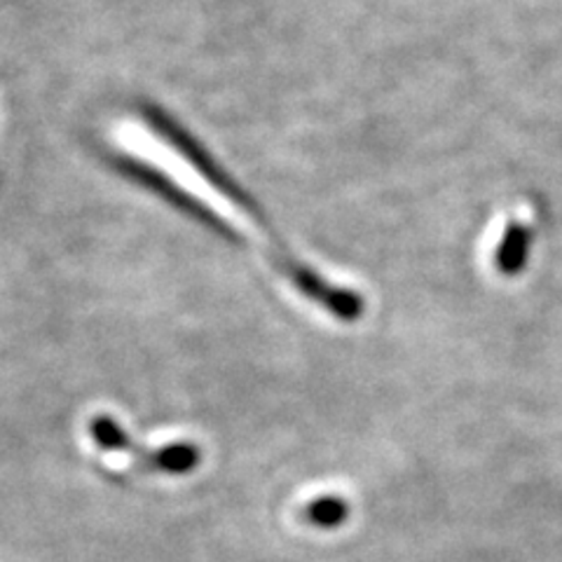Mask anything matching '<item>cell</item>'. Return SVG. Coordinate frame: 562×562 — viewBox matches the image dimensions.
I'll return each instance as SVG.
<instances>
[{
    "label": "cell",
    "instance_id": "cell-2",
    "mask_svg": "<svg viewBox=\"0 0 562 562\" xmlns=\"http://www.w3.org/2000/svg\"><path fill=\"white\" fill-rule=\"evenodd\" d=\"M532 249V231L530 225L520 221H512L499 237V246L495 251V266L502 274H518L530 258Z\"/></svg>",
    "mask_w": 562,
    "mask_h": 562
},
{
    "label": "cell",
    "instance_id": "cell-1",
    "mask_svg": "<svg viewBox=\"0 0 562 562\" xmlns=\"http://www.w3.org/2000/svg\"><path fill=\"white\" fill-rule=\"evenodd\" d=\"M90 436L92 441L105 452H120L136 460L146 471H162V473H186L192 471L200 462V452L190 443L165 446L157 450H148L134 443L113 417H92L90 419Z\"/></svg>",
    "mask_w": 562,
    "mask_h": 562
},
{
    "label": "cell",
    "instance_id": "cell-3",
    "mask_svg": "<svg viewBox=\"0 0 562 562\" xmlns=\"http://www.w3.org/2000/svg\"><path fill=\"white\" fill-rule=\"evenodd\" d=\"M349 514L347 502L340 497H324V499H316L307 506V520L314 522L316 527H336L340 525Z\"/></svg>",
    "mask_w": 562,
    "mask_h": 562
}]
</instances>
